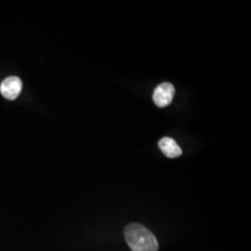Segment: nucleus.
<instances>
[{
  "instance_id": "nucleus-3",
  "label": "nucleus",
  "mask_w": 251,
  "mask_h": 251,
  "mask_svg": "<svg viewBox=\"0 0 251 251\" xmlns=\"http://www.w3.org/2000/svg\"><path fill=\"white\" fill-rule=\"evenodd\" d=\"M23 89V83L17 76H9L1 83L0 92L6 99L13 100L20 95Z\"/></svg>"
},
{
  "instance_id": "nucleus-2",
  "label": "nucleus",
  "mask_w": 251,
  "mask_h": 251,
  "mask_svg": "<svg viewBox=\"0 0 251 251\" xmlns=\"http://www.w3.org/2000/svg\"><path fill=\"white\" fill-rule=\"evenodd\" d=\"M174 95H175L174 86L169 82H165L155 88V90L153 91L152 100L157 107L165 108L169 106L172 102Z\"/></svg>"
},
{
  "instance_id": "nucleus-4",
  "label": "nucleus",
  "mask_w": 251,
  "mask_h": 251,
  "mask_svg": "<svg viewBox=\"0 0 251 251\" xmlns=\"http://www.w3.org/2000/svg\"><path fill=\"white\" fill-rule=\"evenodd\" d=\"M162 152L169 158H176L182 154V151L175 140L170 137H164L158 143Z\"/></svg>"
},
{
  "instance_id": "nucleus-1",
  "label": "nucleus",
  "mask_w": 251,
  "mask_h": 251,
  "mask_svg": "<svg viewBox=\"0 0 251 251\" xmlns=\"http://www.w3.org/2000/svg\"><path fill=\"white\" fill-rule=\"evenodd\" d=\"M126 242L132 251H157L159 245L153 233L145 226L130 224L125 228Z\"/></svg>"
}]
</instances>
